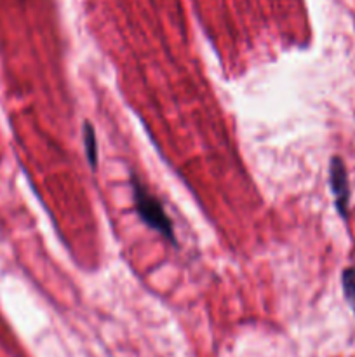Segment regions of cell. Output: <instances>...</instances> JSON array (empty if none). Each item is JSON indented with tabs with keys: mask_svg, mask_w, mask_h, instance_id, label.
<instances>
[{
	"mask_svg": "<svg viewBox=\"0 0 355 357\" xmlns=\"http://www.w3.org/2000/svg\"><path fill=\"white\" fill-rule=\"evenodd\" d=\"M132 199H134L136 213L139 218L146 223L152 230L159 232L160 236L166 237L171 244H176L174 239V227L169 216L164 211V206L160 204L159 199L139 181V178L132 176Z\"/></svg>",
	"mask_w": 355,
	"mask_h": 357,
	"instance_id": "cell-1",
	"label": "cell"
},
{
	"mask_svg": "<svg viewBox=\"0 0 355 357\" xmlns=\"http://www.w3.org/2000/svg\"><path fill=\"white\" fill-rule=\"evenodd\" d=\"M331 188L334 194V202H336V209L343 218H347L348 211V201H350V187H348V176L347 167H345L343 160L340 157H334L331 160Z\"/></svg>",
	"mask_w": 355,
	"mask_h": 357,
	"instance_id": "cell-2",
	"label": "cell"
},
{
	"mask_svg": "<svg viewBox=\"0 0 355 357\" xmlns=\"http://www.w3.org/2000/svg\"><path fill=\"white\" fill-rule=\"evenodd\" d=\"M84 145H86V155L89 160L90 167L96 169L97 166V142H96V132L90 122L84 124Z\"/></svg>",
	"mask_w": 355,
	"mask_h": 357,
	"instance_id": "cell-3",
	"label": "cell"
},
{
	"mask_svg": "<svg viewBox=\"0 0 355 357\" xmlns=\"http://www.w3.org/2000/svg\"><path fill=\"white\" fill-rule=\"evenodd\" d=\"M343 291L345 298L350 303L352 310H354L355 314V267L347 268V271L343 272Z\"/></svg>",
	"mask_w": 355,
	"mask_h": 357,
	"instance_id": "cell-4",
	"label": "cell"
}]
</instances>
